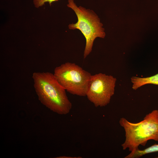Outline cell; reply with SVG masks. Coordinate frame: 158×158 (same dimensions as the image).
<instances>
[{
	"label": "cell",
	"mask_w": 158,
	"mask_h": 158,
	"mask_svg": "<svg viewBox=\"0 0 158 158\" xmlns=\"http://www.w3.org/2000/svg\"><path fill=\"white\" fill-rule=\"evenodd\" d=\"M119 123L125 132V140L121 145L124 150L132 152L140 145L145 146L150 140L158 142V110L146 114L139 122L132 123L122 117Z\"/></svg>",
	"instance_id": "cell-2"
},
{
	"label": "cell",
	"mask_w": 158,
	"mask_h": 158,
	"mask_svg": "<svg viewBox=\"0 0 158 158\" xmlns=\"http://www.w3.org/2000/svg\"><path fill=\"white\" fill-rule=\"evenodd\" d=\"M32 78L34 87L40 102L51 111L60 115L68 114L72 107L65 89L57 81L54 74L35 72Z\"/></svg>",
	"instance_id": "cell-1"
},
{
	"label": "cell",
	"mask_w": 158,
	"mask_h": 158,
	"mask_svg": "<svg viewBox=\"0 0 158 158\" xmlns=\"http://www.w3.org/2000/svg\"><path fill=\"white\" fill-rule=\"evenodd\" d=\"M54 75L59 84L73 95L85 96L92 75L75 63L67 62L56 67Z\"/></svg>",
	"instance_id": "cell-4"
},
{
	"label": "cell",
	"mask_w": 158,
	"mask_h": 158,
	"mask_svg": "<svg viewBox=\"0 0 158 158\" xmlns=\"http://www.w3.org/2000/svg\"><path fill=\"white\" fill-rule=\"evenodd\" d=\"M67 6L75 12L78 19L76 23L68 25L69 28L80 30L85 39L86 45L83 54L85 59L91 52L95 39L105 37L103 25L95 12L81 6L78 7L73 0H68Z\"/></svg>",
	"instance_id": "cell-3"
},
{
	"label": "cell",
	"mask_w": 158,
	"mask_h": 158,
	"mask_svg": "<svg viewBox=\"0 0 158 158\" xmlns=\"http://www.w3.org/2000/svg\"><path fill=\"white\" fill-rule=\"evenodd\" d=\"M56 158H81V157H68V156H62L59 157H57Z\"/></svg>",
	"instance_id": "cell-9"
},
{
	"label": "cell",
	"mask_w": 158,
	"mask_h": 158,
	"mask_svg": "<svg viewBox=\"0 0 158 158\" xmlns=\"http://www.w3.org/2000/svg\"><path fill=\"white\" fill-rule=\"evenodd\" d=\"M116 81L112 76L102 73L92 75L86 95L87 99L96 107L107 106L114 94Z\"/></svg>",
	"instance_id": "cell-5"
},
{
	"label": "cell",
	"mask_w": 158,
	"mask_h": 158,
	"mask_svg": "<svg viewBox=\"0 0 158 158\" xmlns=\"http://www.w3.org/2000/svg\"><path fill=\"white\" fill-rule=\"evenodd\" d=\"M58 0H34V3L35 6L38 7L43 5L45 2H48L50 4L55 1Z\"/></svg>",
	"instance_id": "cell-8"
},
{
	"label": "cell",
	"mask_w": 158,
	"mask_h": 158,
	"mask_svg": "<svg viewBox=\"0 0 158 158\" xmlns=\"http://www.w3.org/2000/svg\"><path fill=\"white\" fill-rule=\"evenodd\" d=\"M157 158H158V156L157 157Z\"/></svg>",
	"instance_id": "cell-10"
},
{
	"label": "cell",
	"mask_w": 158,
	"mask_h": 158,
	"mask_svg": "<svg viewBox=\"0 0 158 158\" xmlns=\"http://www.w3.org/2000/svg\"><path fill=\"white\" fill-rule=\"evenodd\" d=\"M158 152V144H155L143 150L138 148L130 152L125 158H138L146 154Z\"/></svg>",
	"instance_id": "cell-7"
},
{
	"label": "cell",
	"mask_w": 158,
	"mask_h": 158,
	"mask_svg": "<svg viewBox=\"0 0 158 158\" xmlns=\"http://www.w3.org/2000/svg\"><path fill=\"white\" fill-rule=\"evenodd\" d=\"M131 80L133 83L132 88L135 90L146 84H152L158 85V73L146 78L133 76L131 78Z\"/></svg>",
	"instance_id": "cell-6"
}]
</instances>
